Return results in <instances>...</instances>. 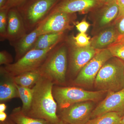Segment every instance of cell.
Here are the masks:
<instances>
[{"instance_id":"6da1fadb","label":"cell","mask_w":124,"mask_h":124,"mask_svg":"<svg viewBox=\"0 0 124 124\" xmlns=\"http://www.w3.org/2000/svg\"><path fill=\"white\" fill-rule=\"evenodd\" d=\"M54 84L43 77L32 88V100L30 109L25 115L45 120L50 124H58L61 120L57 114L58 106L53 94Z\"/></svg>"},{"instance_id":"7a4b0ae2","label":"cell","mask_w":124,"mask_h":124,"mask_svg":"<svg viewBox=\"0 0 124 124\" xmlns=\"http://www.w3.org/2000/svg\"><path fill=\"white\" fill-rule=\"evenodd\" d=\"M60 42L50 51L38 69L41 76L54 85L65 83L67 70V49L66 44Z\"/></svg>"},{"instance_id":"3957f363","label":"cell","mask_w":124,"mask_h":124,"mask_svg":"<svg viewBox=\"0 0 124 124\" xmlns=\"http://www.w3.org/2000/svg\"><path fill=\"white\" fill-rule=\"evenodd\" d=\"M98 90L116 92L124 88V62L112 57L102 66L94 82Z\"/></svg>"},{"instance_id":"277c9868","label":"cell","mask_w":124,"mask_h":124,"mask_svg":"<svg viewBox=\"0 0 124 124\" xmlns=\"http://www.w3.org/2000/svg\"><path fill=\"white\" fill-rule=\"evenodd\" d=\"M53 94L58 108L61 110L78 103L99 101L107 91H89L75 86H61L54 85Z\"/></svg>"},{"instance_id":"5b68a950","label":"cell","mask_w":124,"mask_h":124,"mask_svg":"<svg viewBox=\"0 0 124 124\" xmlns=\"http://www.w3.org/2000/svg\"><path fill=\"white\" fill-rule=\"evenodd\" d=\"M60 0H27L17 7L22 16L27 31H31L35 29Z\"/></svg>"},{"instance_id":"8992f818","label":"cell","mask_w":124,"mask_h":124,"mask_svg":"<svg viewBox=\"0 0 124 124\" xmlns=\"http://www.w3.org/2000/svg\"><path fill=\"white\" fill-rule=\"evenodd\" d=\"M60 42L44 49L31 50L15 62L5 65L2 68L11 76L38 70L46 58L50 51Z\"/></svg>"},{"instance_id":"52a82bcc","label":"cell","mask_w":124,"mask_h":124,"mask_svg":"<svg viewBox=\"0 0 124 124\" xmlns=\"http://www.w3.org/2000/svg\"><path fill=\"white\" fill-rule=\"evenodd\" d=\"M112 57L108 48L99 50L93 58L80 71L73 81L74 84L86 86L93 85L102 66Z\"/></svg>"},{"instance_id":"ba28073f","label":"cell","mask_w":124,"mask_h":124,"mask_svg":"<svg viewBox=\"0 0 124 124\" xmlns=\"http://www.w3.org/2000/svg\"><path fill=\"white\" fill-rule=\"evenodd\" d=\"M94 103L91 101L81 102L62 109L60 119L69 124H86L91 119Z\"/></svg>"},{"instance_id":"9c48e42d","label":"cell","mask_w":124,"mask_h":124,"mask_svg":"<svg viewBox=\"0 0 124 124\" xmlns=\"http://www.w3.org/2000/svg\"><path fill=\"white\" fill-rule=\"evenodd\" d=\"M75 14L59 12L46 16L40 23L39 36L46 33L64 32L72 29L73 26L71 23L75 18Z\"/></svg>"},{"instance_id":"30bf717a","label":"cell","mask_w":124,"mask_h":124,"mask_svg":"<svg viewBox=\"0 0 124 124\" xmlns=\"http://www.w3.org/2000/svg\"><path fill=\"white\" fill-rule=\"evenodd\" d=\"M104 3L103 0H60L48 16L59 12L86 14L94 11Z\"/></svg>"},{"instance_id":"8fae6325","label":"cell","mask_w":124,"mask_h":124,"mask_svg":"<svg viewBox=\"0 0 124 124\" xmlns=\"http://www.w3.org/2000/svg\"><path fill=\"white\" fill-rule=\"evenodd\" d=\"M115 112L124 115V88L116 92H108V94L91 113V119L104 113Z\"/></svg>"},{"instance_id":"7c38bea8","label":"cell","mask_w":124,"mask_h":124,"mask_svg":"<svg viewBox=\"0 0 124 124\" xmlns=\"http://www.w3.org/2000/svg\"><path fill=\"white\" fill-rule=\"evenodd\" d=\"M69 48L70 70L73 75H78L83 67L95 56L99 50L90 45L85 47L76 46L72 40Z\"/></svg>"},{"instance_id":"4fadbf2b","label":"cell","mask_w":124,"mask_h":124,"mask_svg":"<svg viewBox=\"0 0 124 124\" xmlns=\"http://www.w3.org/2000/svg\"><path fill=\"white\" fill-rule=\"evenodd\" d=\"M24 21L17 8L9 10L7 14V39L13 46L27 34Z\"/></svg>"},{"instance_id":"5bb4252c","label":"cell","mask_w":124,"mask_h":124,"mask_svg":"<svg viewBox=\"0 0 124 124\" xmlns=\"http://www.w3.org/2000/svg\"><path fill=\"white\" fill-rule=\"evenodd\" d=\"M92 13L95 15V27L101 30L114 23L119 14L117 0L105 2Z\"/></svg>"},{"instance_id":"9a60e30c","label":"cell","mask_w":124,"mask_h":124,"mask_svg":"<svg viewBox=\"0 0 124 124\" xmlns=\"http://www.w3.org/2000/svg\"><path fill=\"white\" fill-rule=\"evenodd\" d=\"M119 35L115 26L113 24L105 28L90 40L92 47L97 50L107 49L116 42Z\"/></svg>"},{"instance_id":"2e32d148","label":"cell","mask_w":124,"mask_h":124,"mask_svg":"<svg viewBox=\"0 0 124 124\" xmlns=\"http://www.w3.org/2000/svg\"><path fill=\"white\" fill-rule=\"evenodd\" d=\"M0 102H5L15 98H19L18 91L13 77L9 75L0 67Z\"/></svg>"},{"instance_id":"e0dca14e","label":"cell","mask_w":124,"mask_h":124,"mask_svg":"<svg viewBox=\"0 0 124 124\" xmlns=\"http://www.w3.org/2000/svg\"><path fill=\"white\" fill-rule=\"evenodd\" d=\"M41 27L40 23L35 28L29 33L18 41L14 45L16 54V60L17 61L32 49L38 37Z\"/></svg>"},{"instance_id":"ac0fdd59","label":"cell","mask_w":124,"mask_h":124,"mask_svg":"<svg viewBox=\"0 0 124 124\" xmlns=\"http://www.w3.org/2000/svg\"><path fill=\"white\" fill-rule=\"evenodd\" d=\"M64 32L46 33L38 37L32 49H44L60 42Z\"/></svg>"},{"instance_id":"d6986e66","label":"cell","mask_w":124,"mask_h":124,"mask_svg":"<svg viewBox=\"0 0 124 124\" xmlns=\"http://www.w3.org/2000/svg\"><path fill=\"white\" fill-rule=\"evenodd\" d=\"M9 117L16 124H50L45 120L26 115L23 112L20 107L14 108Z\"/></svg>"},{"instance_id":"ffe728a7","label":"cell","mask_w":124,"mask_h":124,"mask_svg":"<svg viewBox=\"0 0 124 124\" xmlns=\"http://www.w3.org/2000/svg\"><path fill=\"white\" fill-rule=\"evenodd\" d=\"M41 77L38 70L31 71L13 77L15 84L26 88H31Z\"/></svg>"},{"instance_id":"44dd1931","label":"cell","mask_w":124,"mask_h":124,"mask_svg":"<svg viewBox=\"0 0 124 124\" xmlns=\"http://www.w3.org/2000/svg\"><path fill=\"white\" fill-rule=\"evenodd\" d=\"M122 117L116 112H108L90 119L86 124H120Z\"/></svg>"},{"instance_id":"7402d4cb","label":"cell","mask_w":124,"mask_h":124,"mask_svg":"<svg viewBox=\"0 0 124 124\" xmlns=\"http://www.w3.org/2000/svg\"><path fill=\"white\" fill-rule=\"evenodd\" d=\"M16 85L18 91L19 98L22 102V110L24 114H26L31 106L33 94L32 88L23 87L16 84Z\"/></svg>"},{"instance_id":"603a6c76","label":"cell","mask_w":124,"mask_h":124,"mask_svg":"<svg viewBox=\"0 0 124 124\" xmlns=\"http://www.w3.org/2000/svg\"><path fill=\"white\" fill-rule=\"evenodd\" d=\"M112 56L124 62V36H119L117 40L108 48Z\"/></svg>"},{"instance_id":"cb8c5ba5","label":"cell","mask_w":124,"mask_h":124,"mask_svg":"<svg viewBox=\"0 0 124 124\" xmlns=\"http://www.w3.org/2000/svg\"><path fill=\"white\" fill-rule=\"evenodd\" d=\"M8 10H0V40L1 41L7 39V14Z\"/></svg>"},{"instance_id":"d4e9b609","label":"cell","mask_w":124,"mask_h":124,"mask_svg":"<svg viewBox=\"0 0 124 124\" xmlns=\"http://www.w3.org/2000/svg\"><path fill=\"white\" fill-rule=\"evenodd\" d=\"M72 38L73 44L78 47H85L90 45V38L85 33L80 32Z\"/></svg>"},{"instance_id":"484cf974","label":"cell","mask_w":124,"mask_h":124,"mask_svg":"<svg viewBox=\"0 0 124 124\" xmlns=\"http://www.w3.org/2000/svg\"><path fill=\"white\" fill-rule=\"evenodd\" d=\"M13 61V57L11 54L5 50L0 52V64L5 65L11 64Z\"/></svg>"},{"instance_id":"4316f807","label":"cell","mask_w":124,"mask_h":124,"mask_svg":"<svg viewBox=\"0 0 124 124\" xmlns=\"http://www.w3.org/2000/svg\"><path fill=\"white\" fill-rule=\"evenodd\" d=\"M27 0H8L2 8L8 10L14 8H17L22 5Z\"/></svg>"},{"instance_id":"83f0119b","label":"cell","mask_w":124,"mask_h":124,"mask_svg":"<svg viewBox=\"0 0 124 124\" xmlns=\"http://www.w3.org/2000/svg\"><path fill=\"white\" fill-rule=\"evenodd\" d=\"M114 23L119 36H124V17L116 19Z\"/></svg>"},{"instance_id":"f1b7e54d","label":"cell","mask_w":124,"mask_h":124,"mask_svg":"<svg viewBox=\"0 0 124 124\" xmlns=\"http://www.w3.org/2000/svg\"><path fill=\"white\" fill-rule=\"evenodd\" d=\"M76 24L77 29L80 32L82 33H85L90 26V24L85 20L77 23Z\"/></svg>"},{"instance_id":"f546056e","label":"cell","mask_w":124,"mask_h":124,"mask_svg":"<svg viewBox=\"0 0 124 124\" xmlns=\"http://www.w3.org/2000/svg\"><path fill=\"white\" fill-rule=\"evenodd\" d=\"M119 7V14L116 19L124 17V0H117Z\"/></svg>"},{"instance_id":"4dcf8cb0","label":"cell","mask_w":124,"mask_h":124,"mask_svg":"<svg viewBox=\"0 0 124 124\" xmlns=\"http://www.w3.org/2000/svg\"><path fill=\"white\" fill-rule=\"evenodd\" d=\"M7 114L5 112H0V122H3L5 121L7 119Z\"/></svg>"},{"instance_id":"1f68e13d","label":"cell","mask_w":124,"mask_h":124,"mask_svg":"<svg viewBox=\"0 0 124 124\" xmlns=\"http://www.w3.org/2000/svg\"><path fill=\"white\" fill-rule=\"evenodd\" d=\"M0 124H16L9 117H7V119L3 122L0 121Z\"/></svg>"},{"instance_id":"d6a6232c","label":"cell","mask_w":124,"mask_h":124,"mask_svg":"<svg viewBox=\"0 0 124 124\" xmlns=\"http://www.w3.org/2000/svg\"><path fill=\"white\" fill-rule=\"evenodd\" d=\"M6 108H7V106L4 103H0V112H5Z\"/></svg>"},{"instance_id":"836d02e7","label":"cell","mask_w":124,"mask_h":124,"mask_svg":"<svg viewBox=\"0 0 124 124\" xmlns=\"http://www.w3.org/2000/svg\"><path fill=\"white\" fill-rule=\"evenodd\" d=\"M8 0H0V9L2 8Z\"/></svg>"},{"instance_id":"e575fe53","label":"cell","mask_w":124,"mask_h":124,"mask_svg":"<svg viewBox=\"0 0 124 124\" xmlns=\"http://www.w3.org/2000/svg\"><path fill=\"white\" fill-rule=\"evenodd\" d=\"M120 124H124V115L121 117Z\"/></svg>"},{"instance_id":"d590c367","label":"cell","mask_w":124,"mask_h":124,"mask_svg":"<svg viewBox=\"0 0 124 124\" xmlns=\"http://www.w3.org/2000/svg\"><path fill=\"white\" fill-rule=\"evenodd\" d=\"M104 2H110V1H112L115 0H103Z\"/></svg>"},{"instance_id":"8d00e7d4","label":"cell","mask_w":124,"mask_h":124,"mask_svg":"<svg viewBox=\"0 0 124 124\" xmlns=\"http://www.w3.org/2000/svg\"><path fill=\"white\" fill-rule=\"evenodd\" d=\"M58 124H67L66 123H65V122H63V121H62V120H61V121L60 122V123H59Z\"/></svg>"}]
</instances>
